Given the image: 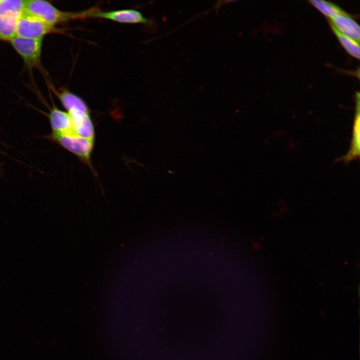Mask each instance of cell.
Returning a JSON list of instances; mask_svg holds the SVG:
<instances>
[{
    "mask_svg": "<svg viewBox=\"0 0 360 360\" xmlns=\"http://www.w3.org/2000/svg\"><path fill=\"white\" fill-rule=\"evenodd\" d=\"M334 32L336 36L341 44L351 56L360 58L359 42L352 38L340 32L334 26L331 24Z\"/></svg>",
    "mask_w": 360,
    "mask_h": 360,
    "instance_id": "9c48e42d",
    "label": "cell"
},
{
    "mask_svg": "<svg viewBox=\"0 0 360 360\" xmlns=\"http://www.w3.org/2000/svg\"><path fill=\"white\" fill-rule=\"evenodd\" d=\"M64 148L75 154L87 164H90V158L94 142L82 137L64 136H50Z\"/></svg>",
    "mask_w": 360,
    "mask_h": 360,
    "instance_id": "8992f818",
    "label": "cell"
},
{
    "mask_svg": "<svg viewBox=\"0 0 360 360\" xmlns=\"http://www.w3.org/2000/svg\"><path fill=\"white\" fill-rule=\"evenodd\" d=\"M48 116L52 130V136H80L74 130L70 118L66 112L54 106L50 109Z\"/></svg>",
    "mask_w": 360,
    "mask_h": 360,
    "instance_id": "52a82bcc",
    "label": "cell"
},
{
    "mask_svg": "<svg viewBox=\"0 0 360 360\" xmlns=\"http://www.w3.org/2000/svg\"><path fill=\"white\" fill-rule=\"evenodd\" d=\"M58 32H60V30L24 11L18 22L16 36L43 38L47 34Z\"/></svg>",
    "mask_w": 360,
    "mask_h": 360,
    "instance_id": "277c9868",
    "label": "cell"
},
{
    "mask_svg": "<svg viewBox=\"0 0 360 360\" xmlns=\"http://www.w3.org/2000/svg\"><path fill=\"white\" fill-rule=\"evenodd\" d=\"M310 2L330 20L344 12L336 4L322 0H311Z\"/></svg>",
    "mask_w": 360,
    "mask_h": 360,
    "instance_id": "30bf717a",
    "label": "cell"
},
{
    "mask_svg": "<svg viewBox=\"0 0 360 360\" xmlns=\"http://www.w3.org/2000/svg\"><path fill=\"white\" fill-rule=\"evenodd\" d=\"M358 111L356 116V120L354 128L355 132L354 133V136L352 142V156H358L359 154V96H358ZM350 152V153H351Z\"/></svg>",
    "mask_w": 360,
    "mask_h": 360,
    "instance_id": "8fae6325",
    "label": "cell"
},
{
    "mask_svg": "<svg viewBox=\"0 0 360 360\" xmlns=\"http://www.w3.org/2000/svg\"><path fill=\"white\" fill-rule=\"evenodd\" d=\"M99 18L126 24H148L150 20L142 14L133 9L102 12L94 8L81 12V18Z\"/></svg>",
    "mask_w": 360,
    "mask_h": 360,
    "instance_id": "5b68a950",
    "label": "cell"
},
{
    "mask_svg": "<svg viewBox=\"0 0 360 360\" xmlns=\"http://www.w3.org/2000/svg\"><path fill=\"white\" fill-rule=\"evenodd\" d=\"M25 0H0V41L16 36L18 20L24 11Z\"/></svg>",
    "mask_w": 360,
    "mask_h": 360,
    "instance_id": "7a4b0ae2",
    "label": "cell"
},
{
    "mask_svg": "<svg viewBox=\"0 0 360 360\" xmlns=\"http://www.w3.org/2000/svg\"><path fill=\"white\" fill-rule=\"evenodd\" d=\"M331 24L340 32L360 42V30L358 23L344 12L330 19Z\"/></svg>",
    "mask_w": 360,
    "mask_h": 360,
    "instance_id": "ba28073f",
    "label": "cell"
},
{
    "mask_svg": "<svg viewBox=\"0 0 360 360\" xmlns=\"http://www.w3.org/2000/svg\"><path fill=\"white\" fill-rule=\"evenodd\" d=\"M43 38H29L16 36L10 42L20 56L25 66L30 70H41V55Z\"/></svg>",
    "mask_w": 360,
    "mask_h": 360,
    "instance_id": "3957f363",
    "label": "cell"
},
{
    "mask_svg": "<svg viewBox=\"0 0 360 360\" xmlns=\"http://www.w3.org/2000/svg\"><path fill=\"white\" fill-rule=\"evenodd\" d=\"M24 12L53 26L70 20L80 18V12L62 11L48 2L42 0H25Z\"/></svg>",
    "mask_w": 360,
    "mask_h": 360,
    "instance_id": "6da1fadb",
    "label": "cell"
}]
</instances>
